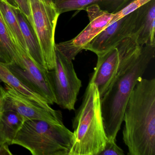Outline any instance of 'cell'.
Here are the masks:
<instances>
[{
	"instance_id": "6da1fadb",
	"label": "cell",
	"mask_w": 155,
	"mask_h": 155,
	"mask_svg": "<svg viewBox=\"0 0 155 155\" xmlns=\"http://www.w3.org/2000/svg\"><path fill=\"white\" fill-rule=\"evenodd\" d=\"M123 140L129 155H155V79H141L124 111Z\"/></svg>"
},
{
	"instance_id": "7a4b0ae2",
	"label": "cell",
	"mask_w": 155,
	"mask_h": 155,
	"mask_svg": "<svg viewBox=\"0 0 155 155\" xmlns=\"http://www.w3.org/2000/svg\"><path fill=\"white\" fill-rule=\"evenodd\" d=\"M155 55V45L140 46L101 97L102 118L108 138L116 139L131 92Z\"/></svg>"
},
{
	"instance_id": "3957f363",
	"label": "cell",
	"mask_w": 155,
	"mask_h": 155,
	"mask_svg": "<svg viewBox=\"0 0 155 155\" xmlns=\"http://www.w3.org/2000/svg\"><path fill=\"white\" fill-rule=\"evenodd\" d=\"M72 128L73 143L68 155H99L108 138L102 118L100 94L93 82H89L72 120Z\"/></svg>"
},
{
	"instance_id": "277c9868",
	"label": "cell",
	"mask_w": 155,
	"mask_h": 155,
	"mask_svg": "<svg viewBox=\"0 0 155 155\" xmlns=\"http://www.w3.org/2000/svg\"><path fill=\"white\" fill-rule=\"evenodd\" d=\"M73 143V132L63 122L37 119L25 120L12 141L33 155H68Z\"/></svg>"
},
{
	"instance_id": "5b68a950",
	"label": "cell",
	"mask_w": 155,
	"mask_h": 155,
	"mask_svg": "<svg viewBox=\"0 0 155 155\" xmlns=\"http://www.w3.org/2000/svg\"><path fill=\"white\" fill-rule=\"evenodd\" d=\"M140 46L135 36L132 35L123 39L109 50L97 56V61L90 81L96 84L101 97Z\"/></svg>"
},
{
	"instance_id": "8992f818",
	"label": "cell",
	"mask_w": 155,
	"mask_h": 155,
	"mask_svg": "<svg viewBox=\"0 0 155 155\" xmlns=\"http://www.w3.org/2000/svg\"><path fill=\"white\" fill-rule=\"evenodd\" d=\"M31 12L28 19L36 33L47 69L51 71L56 64L55 34L60 14L54 3L45 0H28Z\"/></svg>"
},
{
	"instance_id": "52a82bcc",
	"label": "cell",
	"mask_w": 155,
	"mask_h": 155,
	"mask_svg": "<svg viewBox=\"0 0 155 155\" xmlns=\"http://www.w3.org/2000/svg\"><path fill=\"white\" fill-rule=\"evenodd\" d=\"M56 56L55 67L49 73L57 100L56 104L64 109L74 110L82 83L77 76L72 61L56 49Z\"/></svg>"
},
{
	"instance_id": "ba28073f",
	"label": "cell",
	"mask_w": 155,
	"mask_h": 155,
	"mask_svg": "<svg viewBox=\"0 0 155 155\" xmlns=\"http://www.w3.org/2000/svg\"><path fill=\"white\" fill-rule=\"evenodd\" d=\"M14 45L19 58L18 62L7 65L9 69L28 87L45 98L49 105L57 103L49 71L41 69L26 51L19 45Z\"/></svg>"
},
{
	"instance_id": "9c48e42d",
	"label": "cell",
	"mask_w": 155,
	"mask_h": 155,
	"mask_svg": "<svg viewBox=\"0 0 155 155\" xmlns=\"http://www.w3.org/2000/svg\"><path fill=\"white\" fill-rule=\"evenodd\" d=\"M2 110L15 111L26 120L37 119L53 122H62L60 110L45 107L37 101L25 97L10 86L0 85Z\"/></svg>"
},
{
	"instance_id": "30bf717a",
	"label": "cell",
	"mask_w": 155,
	"mask_h": 155,
	"mask_svg": "<svg viewBox=\"0 0 155 155\" xmlns=\"http://www.w3.org/2000/svg\"><path fill=\"white\" fill-rule=\"evenodd\" d=\"M85 11L89 20L88 25L74 38L55 45L56 49L71 61L108 26L113 17V13L102 10L97 5L89 6Z\"/></svg>"
},
{
	"instance_id": "8fae6325",
	"label": "cell",
	"mask_w": 155,
	"mask_h": 155,
	"mask_svg": "<svg viewBox=\"0 0 155 155\" xmlns=\"http://www.w3.org/2000/svg\"><path fill=\"white\" fill-rule=\"evenodd\" d=\"M137 13V9L109 25L84 50L94 52L97 56L109 50L123 39L132 36Z\"/></svg>"
},
{
	"instance_id": "7c38bea8",
	"label": "cell",
	"mask_w": 155,
	"mask_h": 155,
	"mask_svg": "<svg viewBox=\"0 0 155 155\" xmlns=\"http://www.w3.org/2000/svg\"><path fill=\"white\" fill-rule=\"evenodd\" d=\"M155 0H151L138 9L132 35L140 46L155 45Z\"/></svg>"
},
{
	"instance_id": "4fadbf2b",
	"label": "cell",
	"mask_w": 155,
	"mask_h": 155,
	"mask_svg": "<svg viewBox=\"0 0 155 155\" xmlns=\"http://www.w3.org/2000/svg\"><path fill=\"white\" fill-rule=\"evenodd\" d=\"M11 6L18 21L28 54L41 69L49 71L45 65L41 48L33 28L20 9L17 6Z\"/></svg>"
},
{
	"instance_id": "5bb4252c",
	"label": "cell",
	"mask_w": 155,
	"mask_h": 155,
	"mask_svg": "<svg viewBox=\"0 0 155 155\" xmlns=\"http://www.w3.org/2000/svg\"><path fill=\"white\" fill-rule=\"evenodd\" d=\"M125 0H54L57 12L61 15L69 12L85 10L91 5H98L102 10L115 13L121 7Z\"/></svg>"
},
{
	"instance_id": "9a60e30c",
	"label": "cell",
	"mask_w": 155,
	"mask_h": 155,
	"mask_svg": "<svg viewBox=\"0 0 155 155\" xmlns=\"http://www.w3.org/2000/svg\"><path fill=\"white\" fill-rule=\"evenodd\" d=\"M26 120L18 112L0 110V142L12 145L13 139Z\"/></svg>"
},
{
	"instance_id": "2e32d148",
	"label": "cell",
	"mask_w": 155,
	"mask_h": 155,
	"mask_svg": "<svg viewBox=\"0 0 155 155\" xmlns=\"http://www.w3.org/2000/svg\"><path fill=\"white\" fill-rule=\"evenodd\" d=\"M0 82H3L10 86L25 97L37 101L45 107L51 108L45 98L28 87L10 71L7 65L1 62Z\"/></svg>"
},
{
	"instance_id": "e0dca14e",
	"label": "cell",
	"mask_w": 155,
	"mask_h": 155,
	"mask_svg": "<svg viewBox=\"0 0 155 155\" xmlns=\"http://www.w3.org/2000/svg\"><path fill=\"white\" fill-rule=\"evenodd\" d=\"M0 12L13 44L19 45L27 51L18 21L11 5L7 0H0Z\"/></svg>"
},
{
	"instance_id": "ac0fdd59",
	"label": "cell",
	"mask_w": 155,
	"mask_h": 155,
	"mask_svg": "<svg viewBox=\"0 0 155 155\" xmlns=\"http://www.w3.org/2000/svg\"><path fill=\"white\" fill-rule=\"evenodd\" d=\"M19 58L0 12V62L6 65L17 64Z\"/></svg>"
},
{
	"instance_id": "d6986e66",
	"label": "cell",
	"mask_w": 155,
	"mask_h": 155,
	"mask_svg": "<svg viewBox=\"0 0 155 155\" xmlns=\"http://www.w3.org/2000/svg\"><path fill=\"white\" fill-rule=\"evenodd\" d=\"M150 1L151 0H125L120 8L113 13V18L109 25L137 10Z\"/></svg>"
},
{
	"instance_id": "ffe728a7",
	"label": "cell",
	"mask_w": 155,
	"mask_h": 155,
	"mask_svg": "<svg viewBox=\"0 0 155 155\" xmlns=\"http://www.w3.org/2000/svg\"><path fill=\"white\" fill-rule=\"evenodd\" d=\"M124 150L116 143V139H108L104 148L99 155H124Z\"/></svg>"
},
{
	"instance_id": "44dd1931",
	"label": "cell",
	"mask_w": 155,
	"mask_h": 155,
	"mask_svg": "<svg viewBox=\"0 0 155 155\" xmlns=\"http://www.w3.org/2000/svg\"><path fill=\"white\" fill-rule=\"evenodd\" d=\"M11 5L18 7L28 19L31 17L30 10L28 0H7Z\"/></svg>"
},
{
	"instance_id": "7402d4cb",
	"label": "cell",
	"mask_w": 155,
	"mask_h": 155,
	"mask_svg": "<svg viewBox=\"0 0 155 155\" xmlns=\"http://www.w3.org/2000/svg\"><path fill=\"white\" fill-rule=\"evenodd\" d=\"M8 146V144L0 142V155H12V153L9 149Z\"/></svg>"
},
{
	"instance_id": "603a6c76",
	"label": "cell",
	"mask_w": 155,
	"mask_h": 155,
	"mask_svg": "<svg viewBox=\"0 0 155 155\" xmlns=\"http://www.w3.org/2000/svg\"><path fill=\"white\" fill-rule=\"evenodd\" d=\"M47 2L50 3H54V0H45Z\"/></svg>"
},
{
	"instance_id": "cb8c5ba5",
	"label": "cell",
	"mask_w": 155,
	"mask_h": 155,
	"mask_svg": "<svg viewBox=\"0 0 155 155\" xmlns=\"http://www.w3.org/2000/svg\"><path fill=\"white\" fill-rule=\"evenodd\" d=\"M0 105H1V97H0Z\"/></svg>"
}]
</instances>
